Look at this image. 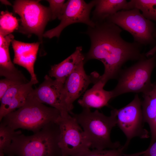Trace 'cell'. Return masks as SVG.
I'll return each instance as SVG.
<instances>
[{
    "label": "cell",
    "mask_w": 156,
    "mask_h": 156,
    "mask_svg": "<svg viewBox=\"0 0 156 156\" xmlns=\"http://www.w3.org/2000/svg\"><path fill=\"white\" fill-rule=\"evenodd\" d=\"M82 127L90 148L98 150L117 149L122 145L118 141L113 142L110 138L112 129L117 125L116 109L107 116L98 110L92 112L90 108H83L80 114L72 113Z\"/></svg>",
    "instance_id": "obj_3"
},
{
    "label": "cell",
    "mask_w": 156,
    "mask_h": 156,
    "mask_svg": "<svg viewBox=\"0 0 156 156\" xmlns=\"http://www.w3.org/2000/svg\"><path fill=\"white\" fill-rule=\"evenodd\" d=\"M56 122L60 131L59 145L61 156H75L90 149L83 130L75 118L69 114L60 116Z\"/></svg>",
    "instance_id": "obj_9"
},
{
    "label": "cell",
    "mask_w": 156,
    "mask_h": 156,
    "mask_svg": "<svg viewBox=\"0 0 156 156\" xmlns=\"http://www.w3.org/2000/svg\"><path fill=\"white\" fill-rule=\"evenodd\" d=\"M84 60L82 47H77L70 56L60 63L51 66L49 76L64 84L68 76L81 63L84 62Z\"/></svg>",
    "instance_id": "obj_14"
},
{
    "label": "cell",
    "mask_w": 156,
    "mask_h": 156,
    "mask_svg": "<svg viewBox=\"0 0 156 156\" xmlns=\"http://www.w3.org/2000/svg\"><path fill=\"white\" fill-rule=\"evenodd\" d=\"M21 131H16L2 122L0 124V156H3L4 150L11 143L14 136Z\"/></svg>",
    "instance_id": "obj_21"
},
{
    "label": "cell",
    "mask_w": 156,
    "mask_h": 156,
    "mask_svg": "<svg viewBox=\"0 0 156 156\" xmlns=\"http://www.w3.org/2000/svg\"><path fill=\"white\" fill-rule=\"evenodd\" d=\"M124 156H156V140L150 144L146 150L132 154L124 153Z\"/></svg>",
    "instance_id": "obj_25"
},
{
    "label": "cell",
    "mask_w": 156,
    "mask_h": 156,
    "mask_svg": "<svg viewBox=\"0 0 156 156\" xmlns=\"http://www.w3.org/2000/svg\"><path fill=\"white\" fill-rule=\"evenodd\" d=\"M11 43L14 52V63L25 68L31 79L37 81L34 67L40 42L26 43L14 39Z\"/></svg>",
    "instance_id": "obj_13"
},
{
    "label": "cell",
    "mask_w": 156,
    "mask_h": 156,
    "mask_svg": "<svg viewBox=\"0 0 156 156\" xmlns=\"http://www.w3.org/2000/svg\"><path fill=\"white\" fill-rule=\"evenodd\" d=\"M105 84L99 80L87 90L78 103L83 108H100L109 105L110 100L113 99L111 91L105 90Z\"/></svg>",
    "instance_id": "obj_16"
},
{
    "label": "cell",
    "mask_w": 156,
    "mask_h": 156,
    "mask_svg": "<svg viewBox=\"0 0 156 156\" xmlns=\"http://www.w3.org/2000/svg\"><path fill=\"white\" fill-rule=\"evenodd\" d=\"M126 0H96L91 19L94 23L105 20L119 11L126 10Z\"/></svg>",
    "instance_id": "obj_17"
},
{
    "label": "cell",
    "mask_w": 156,
    "mask_h": 156,
    "mask_svg": "<svg viewBox=\"0 0 156 156\" xmlns=\"http://www.w3.org/2000/svg\"><path fill=\"white\" fill-rule=\"evenodd\" d=\"M151 134V140L150 144L156 140V116L148 124Z\"/></svg>",
    "instance_id": "obj_26"
},
{
    "label": "cell",
    "mask_w": 156,
    "mask_h": 156,
    "mask_svg": "<svg viewBox=\"0 0 156 156\" xmlns=\"http://www.w3.org/2000/svg\"><path fill=\"white\" fill-rule=\"evenodd\" d=\"M130 33L134 42L141 45L154 47L156 41L153 34L156 29L152 21L145 18L138 9L122 10L106 19Z\"/></svg>",
    "instance_id": "obj_7"
},
{
    "label": "cell",
    "mask_w": 156,
    "mask_h": 156,
    "mask_svg": "<svg viewBox=\"0 0 156 156\" xmlns=\"http://www.w3.org/2000/svg\"><path fill=\"white\" fill-rule=\"evenodd\" d=\"M143 94L142 107L144 120L148 124L156 116V83H153L151 89Z\"/></svg>",
    "instance_id": "obj_18"
},
{
    "label": "cell",
    "mask_w": 156,
    "mask_h": 156,
    "mask_svg": "<svg viewBox=\"0 0 156 156\" xmlns=\"http://www.w3.org/2000/svg\"><path fill=\"white\" fill-rule=\"evenodd\" d=\"M40 1L16 0L13 7L14 12L20 18L18 31L29 36L35 34L41 43L45 27L51 20V14L49 8L42 5Z\"/></svg>",
    "instance_id": "obj_6"
},
{
    "label": "cell",
    "mask_w": 156,
    "mask_h": 156,
    "mask_svg": "<svg viewBox=\"0 0 156 156\" xmlns=\"http://www.w3.org/2000/svg\"><path fill=\"white\" fill-rule=\"evenodd\" d=\"M81 63L68 76L64 85L63 94L69 113L73 108V103L86 90L91 83L94 84L99 80L100 75L94 72L86 74L83 66Z\"/></svg>",
    "instance_id": "obj_11"
},
{
    "label": "cell",
    "mask_w": 156,
    "mask_h": 156,
    "mask_svg": "<svg viewBox=\"0 0 156 156\" xmlns=\"http://www.w3.org/2000/svg\"><path fill=\"white\" fill-rule=\"evenodd\" d=\"M136 8L146 19L156 23V0H131L128 1L126 10Z\"/></svg>",
    "instance_id": "obj_19"
},
{
    "label": "cell",
    "mask_w": 156,
    "mask_h": 156,
    "mask_svg": "<svg viewBox=\"0 0 156 156\" xmlns=\"http://www.w3.org/2000/svg\"><path fill=\"white\" fill-rule=\"evenodd\" d=\"M1 2L3 4L5 5H11V3L7 0H0Z\"/></svg>",
    "instance_id": "obj_28"
},
{
    "label": "cell",
    "mask_w": 156,
    "mask_h": 156,
    "mask_svg": "<svg viewBox=\"0 0 156 156\" xmlns=\"http://www.w3.org/2000/svg\"><path fill=\"white\" fill-rule=\"evenodd\" d=\"M60 116L57 109L38 102L29 95L21 107L6 115L0 122L14 130L21 129L35 133Z\"/></svg>",
    "instance_id": "obj_4"
},
{
    "label": "cell",
    "mask_w": 156,
    "mask_h": 156,
    "mask_svg": "<svg viewBox=\"0 0 156 156\" xmlns=\"http://www.w3.org/2000/svg\"><path fill=\"white\" fill-rule=\"evenodd\" d=\"M43 82L29 95L39 102L46 103L57 109L60 116H64L69 114L63 94L64 84L53 80L46 75Z\"/></svg>",
    "instance_id": "obj_12"
},
{
    "label": "cell",
    "mask_w": 156,
    "mask_h": 156,
    "mask_svg": "<svg viewBox=\"0 0 156 156\" xmlns=\"http://www.w3.org/2000/svg\"><path fill=\"white\" fill-rule=\"evenodd\" d=\"M153 37L156 41V29L153 34ZM156 44L147 52L145 53V55L147 57H149L153 55L156 54Z\"/></svg>",
    "instance_id": "obj_27"
},
{
    "label": "cell",
    "mask_w": 156,
    "mask_h": 156,
    "mask_svg": "<svg viewBox=\"0 0 156 156\" xmlns=\"http://www.w3.org/2000/svg\"><path fill=\"white\" fill-rule=\"evenodd\" d=\"M156 66V54L138 61L131 66L121 69L118 83L111 90L113 98L127 93L144 94L152 88V73Z\"/></svg>",
    "instance_id": "obj_5"
},
{
    "label": "cell",
    "mask_w": 156,
    "mask_h": 156,
    "mask_svg": "<svg viewBox=\"0 0 156 156\" xmlns=\"http://www.w3.org/2000/svg\"><path fill=\"white\" fill-rule=\"evenodd\" d=\"M96 0L87 3L83 0H69L65 3L59 20V25L54 28L46 31L43 37L49 38H59L63 30L69 25L77 23L85 24L93 27L95 23L90 17L93 8L95 6Z\"/></svg>",
    "instance_id": "obj_10"
},
{
    "label": "cell",
    "mask_w": 156,
    "mask_h": 156,
    "mask_svg": "<svg viewBox=\"0 0 156 156\" xmlns=\"http://www.w3.org/2000/svg\"><path fill=\"white\" fill-rule=\"evenodd\" d=\"M156 83V82H155Z\"/></svg>",
    "instance_id": "obj_29"
},
{
    "label": "cell",
    "mask_w": 156,
    "mask_h": 156,
    "mask_svg": "<svg viewBox=\"0 0 156 156\" xmlns=\"http://www.w3.org/2000/svg\"><path fill=\"white\" fill-rule=\"evenodd\" d=\"M18 21L12 13L2 11L0 16V35L5 36L9 35L19 27Z\"/></svg>",
    "instance_id": "obj_20"
},
{
    "label": "cell",
    "mask_w": 156,
    "mask_h": 156,
    "mask_svg": "<svg viewBox=\"0 0 156 156\" xmlns=\"http://www.w3.org/2000/svg\"><path fill=\"white\" fill-rule=\"evenodd\" d=\"M26 83H27L7 78L1 79L0 80V100L1 99L6 91L10 88L15 85L23 84Z\"/></svg>",
    "instance_id": "obj_24"
},
{
    "label": "cell",
    "mask_w": 156,
    "mask_h": 156,
    "mask_svg": "<svg viewBox=\"0 0 156 156\" xmlns=\"http://www.w3.org/2000/svg\"><path fill=\"white\" fill-rule=\"evenodd\" d=\"M84 33L89 37L91 46L85 55L84 62L91 59L100 60L104 72L99 80L104 84L110 79H117L122 66L127 62L138 61L146 57L141 52L142 45L129 42L121 36V29L106 20L94 22Z\"/></svg>",
    "instance_id": "obj_1"
},
{
    "label": "cell",
    "mask_w": 156,
    "mask_h": 156,
    "mask_svg": "<svg viewBox=\"0 0 156 156\" xmlns=\"http://www.w3.org/2000/svg\"><path fill=\"white\" fill-rule=\"evenodd\" d=\"M127 149L124 145H122L116 149H89L75 156H124V152Z\"/></svg>",
    "instance_id": "obj_22"
},
{
    "label": "cell",
    "mask_w": 156,
    "mask_h": 156,
    "mask_svg": "<svg viewBox=\"0 0 156 156\" xmlns=\"http://www.w3.org/2000/svg\"><path fill=\"white\" fill-rule=\"evenodd\" d=\"M117 125L125 135L127 140L124 145L128 147L131 140L137 137L141 139L148 138V131L144 127L145 123L141 101L138 94L125 106L116 109Z\"/></svg>",
    "instance_id": "obj_8"
},
{
    "label": "cell",
    "mask_w": 156,
    "mask_h": 156,
    "mask_svg": "<svg viewBox=\"0 0 156 156\" xmlns=\"http://www.w3.org/2000/svg\"><path fill=\"white\" fill-rule=\"evenodd\" d=\"M60 133L56 121L48 124L30 135H25L21 131L4 150V154L7 156H61L59 145Z\"/></svg>",
    "instance_id": "obj_2"
},
{
    "label": "cell",
    "mask_w": 156,
    "mask_h": 156,
    "mask_svg": "<svg viewBox=\"0 0 156 156\" xmlns=\"http://www.w3.org/2000/svg\"><path fill=\"white\" fill-rule=\"evenodd\" d=\"M49 5V7L51 14V20L59 19L65 3V0H47Z\"/></svg>",
    "instance_id": "obj_23"
},
{
    "label": "cell",
    "mask_w": 156,
    "mask_h": 156,
    "mask_svg": "<svg viewBox=\"0 0 156 156\" xmlns=\"http://www.w3.org/2000/svg\"><path fill=\"white\" fill-rule=\"evenodd\" d=\"M14 39L13 35L10 34L5 36L0 44V75L5 78L27 83L29 81L15 67L11 60L9 47Z\"/></svg>",
    "instance_id": "obj_15"
}]
</instances>
